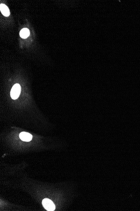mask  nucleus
<instances>
[{"instance_id":"1","label":"nucleus","mask_w":140,"mask_h":211,"mask_svg":"<svg viewBox=\"0 0 140 211\" xmlns=\"http://www.w3.org/2000/svg\"><path fill=\"white\" fill-rule=\"evenodd\" d=\"M21 88L20 85L18 84H15L11 91L10 95L11 98L13 100H16L18 98L20 94Z\"/></svg>"},{"instance_id":"2","label":"nucleus","mask_w":140,"mask_h":211,"mask_svg":"<svg viewBox=\"0 0 140 211\" xmlns=\"http://www.w3.org/2000/svg\"><path fill=\"white\" fill-rule=\"evenodd\" d=\"M42 203L44 209L47 211H53L55 210V205L50 199L48 198L43 199Z\"/></svg>"},{"instance_id":"3","label":"nucleus","mask_w":140,"mask_h":211,"mask_svg":"<svg viewBox=\"0 0 140 211\" xmlns=\"http://www.w3.org/2000/svg\"><path fill=\"white\" fill-rule=\"evenodd\" d=\"M19 138L23 141L29 142L32 140L33 136L27 132H22L20 134Z\"/></svg>"},{"instance_id":"4","label":"nucleus","mask_w":140,"mask_h":211,"mask_svg":"<svg viewBox=\"0 0 140 211\" xmlns=\"http://www.w3.org/2000/svg\"><path fill=\"white\" fill-rule=\"evenodd\" d=\"M0 10L2 14L5 17H8L10 15L9 8L6 5L1 4L0 6Z\"/></svg>"},{"instance_id":"5","label":"nucleus","mask_w":140,"mask_h":211,"mask_svg":"<svg viewBox=\"0 0 140 211\" xmlns=\"http://www.w3.org/2000/svg\"><path fill=\"white\" fill-rule=\"evenodd\" d=\"M20 36L22 38H26L29 36L30 35V32L29 29L27 28H23L22 30L20 32Z\"/></svg>"}]
</instances>
